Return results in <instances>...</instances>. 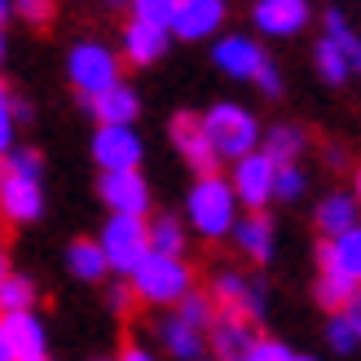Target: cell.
I'll return each instance as SVG.
<instances>
[{
    "label": "cell",
    "mask_w": 361,
    "mask_h": 361,
    "mask_svg": "<svg viewBox=\"0 0 361 361\" xmlns=\"http://www.w3.org/2000/svg\"><path fill=\"white\" fill-rule=\"evenodd\" d=\"M238 207H243V198L233 190V180H225L221 172H203L185 194V221L207 243L229 238L233 225H238Z\"/></svg>",
    "instance_id": "cell-1"
},
{
    "label": "cell",
    "mask_w": 361,
    "mask_h": 361,
    "mask_svg": "<svg viewBox=\"0 0 361 361\" xmlns=\"http://www.w3.org/2000/svg\"><path fill=\"white\" fill-rule=\"evenodd\" d=\"M128 286H133V300H141L146 309H176V304L194 291V278H190L185 256L150 251L128 274Z\"/></svg>",
    "instance_id": "cell-2"
},
{
    "label": "cell",
    "mask_w": 361,
    "mask_h": 361,
    "mask_svg": "<svg viewBox=\"0 0 361 361\" xmlns=\"http://www.w3.org/2000/svg\"><path fill=\"white\" fill-rule=\"evenodd\" d=\"M102 247H106V256H111L115 274H133L154 251L150 221L141 212H111V221L102 225Z\"/></svg>",
    "instance_id": "cell-3"
},
{
    "label": "cell",
    "mask_w": 361,
    "mask_h": 361,
    "mask_svg": "<svg viewBox=\"0 0 361 361\" xmlns=\"http://www.w3.org/2000/svg\"><path fill=\"white\" fill-rule=\"evenodd\" d=\"M207 123V133L216 141V150H221V159H243L251 150H260V123L251 111H243V106H233V102H216L212 111L203 115Z\"/></svg>",
    "instance_id": "cell-4"
},
{
    "label": "cell",
    "mask_w": 361,
    "mask_h": 361,
    "mask_svg": "<svg viewBox=\"0 0 361 361\" xmlns=\"http://www.w3.org/2000/svg\"><path fill=\"white\" fill-rule=\"evenodd\" d=\"M119 58L123 53L106 49L97 40H80L66 53V75H71V84H75L84 97H97L111 84H119Z\"/></svg>",
    "instance_id": "cell-5"
},
{
    "label": "cell",
    "mask_w": 361,
    "mask_h": 361,
    "mask_svg": "<svg viewBox=\"0 0 361 361\" xmlns=\"http://www.w3.org/2000/svg\"><path fill=\"white\" fill-rule=\"evenodd\" d=\"M44 212V194H40V176H23L0 159V216L9 225H31Z\"/></svg>",
    "instance_id": "cell-6"
},
{
    "label": "cell",
    "mask_w": 361,
    "mask_h": 361,
    "mask_svg": "<svg viewBox=\"0 0 361 361\" xmlns=\"http://www.w3.org/2000/svg\"><path fill=\"white\" fill-rule=\"evenodd\" d=\"M233 190H238L243 207H269L278 198V164L264 150H251L243 159H233Z\"/></svg>",
    "instance_id": "cell-7"
},
{
    "label": "cell",
    "mask_w": 361,
    "mask_h": 361,
    "mask_svg": "<svg viewBox=\"0 0 361 361\" xmlns=\"http://www.w3.org/2000/svg\"><path fill=\"white\" fill-rule=\"evenodd\" d=\"M172 146H176V154L185 159L198 176H203V172H216V164H221V150H216V141H212V133H207L203 115L180 111V115L172 119Z\"/></svg>",
    "instance_id": "cell-8"
},
{
    "label": "cell",
    "mask_w": 361,
    "mask_h": 361,
    "mask_svg": "<svg viewBox=\"0 0 361 361\" xmlns=\"http://www.w3.org/2000/svg\"><path fill=\"white\" fill-rule=\"evenodd\" d=\"M146 159V146L133 133V123H97L93 133V164L106 168H141Z\"/></svg>",
    "instance_id": "cell-9"
},
{
    "label": "cell",
    "mask_w": 361,
    "mask_h": 361,
    "mask_svg": "<svg viewBox=\"0 0 361 361\" xmlns=\"http://www.w3.org/2000/svg\"><path fill=\"white\" fill-rule=\"evenodd\" d=\"M212 295L221 300V309L243 313V317H256V322L264 317V304H269L264 282H260V278L238 274V269H221V274L212 278Z\"/></svg>",
    "instance_id": "cell-10"
},
{
    "label": "cell",
    "mask_w": 361,
    "mask_h": 361,
    "mask_svg": "<svg viewBox=\"0 0 361 361\" xmlns=\"http://www.w3.org/2000/svg\"><path fill=\"white\" fill-rule=\"evenodd\" d=\"M168 44H172V27L150 23V18H137V13L119 35V53H123V62H133V66H154L168 53Z\"/></svg>",
    "instance_id": "cell-11"
},
{
    "label": "cell",
    "mask_w": 361,
    "mask_h": 361,
    "mask_svg": "<svg viewBox=\"0 0 361 361\" xmlns=\"http://www.w3.org/2000/svg\"><path fill=\"white\" fill-rule=\"evenodd\" d=\"M97 194L111 212H141L146 216V207H150V185L137 168H106L97 180Z\"/></svg>",
    "instance_id": "cell-12"
},
{
    "label": "cell",
    "mask_w": 361,
    "mask_h": 361,
    "mask_svg": "<svg viewBox=\"0 0 361 361\" xmlns=\"http://www.w3.org/2000/svg\"><path fill=\"white\" fill-rule=\"evenodd\" d=\"M256 339H260L256 335V317H243V313H229V309H221V317H216L212 331H207V344L225 361H251Z\"/></svg>",
    "instance_id": "cell-13"
},
{
    "label": "cell",
    "mask_w": 361,
    "mask_h": 361,
    "mask_svg": "<svg viewBox=\"0 0 361 361\" xmlns=\"http://www.w3.org/2000/svg\"><path fill=\"white\" fill-rule=\"evenodd\" d=\"M212 62L221 66L229 80H247V84H256L260 66H264L269 58H264V49L251 40V35H221V40L212 44Z\"/></svg>",
    "instance_id": "cell-14"
},
{
    "label": "cell",
    "mask_w": 361,
    "mask_h": 361,
    "mask_svg": "<svg viewBox=\"0 0 361 361\" xmlns=\"http://www.w3.org/2000/svg\"><path fill=\"white\" fill-rule=\"evenodd\" d=\"M251 18H256V31L291 40V35L309 27V0H256Z\"/></svg>",
    "instance_id": "cell-15"
},
{
    "label": "cell",
    "mask_w": 361,
    "mask_h": 361,
    "mask_svg": "<svg viewBox=\"0 0 361 361\" xmlns=\"http://www.w3.org/2000/svg\"><path fill=\"white\" fill-rule=\"evenodd\" d=\"M225 0H180V9L172 18V35L180 40H207L225 27Z\"/></svg>",
    "instance_id": "cell-16"
},
{
    "label": "cell",
    "mask_w": 361,
    "mask_h": 361,
    "mask_svg": "<svg viewBox=\"0 0 361 361\" xmlns=\"http://www.w3.org/2000/svg\"><path fill=\"white\" fill-rule=\"evenodd\" d=\"M0 322H5V335L13 344V361H44L49 357V331H44V322L35 317L31 309L5 313Z\"/></svg>",
    "instance_id": "cell-17"
},
{
    "label": "cell",
    "mask_w": 361,
    "mask_h": 361,
    "mask_svg": "<svg viewBox=\"0 0 361 361\" xmlns=\"http://www.w3.org/2000/svg\"><path fill=\"white\" fill-rule=\"evenodd\" d=\"M229 238H233V247H238L251 264L274 260V221L264 216V207H251L247 216H238V225H233Z\"/></svg>",
    "instance_id": "cell-18"
},
{
    "label": "cell",
    "mask_w": 361,
    "mask_h": 361,
    "mask_svg": "<svg viewBox=\"0 0 361 361\" xmlns=\"http://www.w3.org/2000/svg\"><path fill=\"white\" fill-rule=\"evenodd\" d=\"M159 344H164L168 357H176V361H198L207 353V335L198 326H190L180 313H172V317L159 322Z\"/></svg>",
    "instance_id": "cell-19"
},
{
    "label": "cell",
    "mask_w": 361,
    "mask_h": 361,
    "mask_svg": "<svg viewBox=\"0 0 361 361\" xmlns=\"http://www.w3.org/2000/svg\"><path fill=\"white\" fill-rule=\"evenodd\" d=\"M313 221H317V233H322V238H339L344 229L361 225V198H357V194H326V198L317 203Z\"/></svg>",
    "instance_id": "cell-20"
},
{
    "label": "cell",
    "mask_w": 361,
    "mask_h": 361,
    "mask_svg": "<svg viewBox=\"0 0 361 361\" xmlns=\"http://www.w3.org/2000/svg\"><path fill=\"white\" fill-rule=\"evenodd\" d=\"M88 111H93V119L97 123H137V115H141V102H137V93L128 84H111L106 93H97V97H88Z\"/></svg>",
    "instance_id": "cell-21"
},
{
    "label": "cell",
    "mask_w": 361,
    "mask_h": 361,
    "mask_svg": "<svg viewBox=\"0 0 361 361\" xmlns=\"http://www.w3.org/2000/svg\"><path fill=\"white\" fill-rule=\"evenodd\" d=\"M357 291H361L357 278H348L344 269H335V264H322V278H317V286H313V295H317V304H322L326 313H344Z\"/></svg>",
    "instance_id": "cell-22"
},
{
    "label": "cell",
    "mask_w": 361,
    "mask_h": 361,
    "mask_svg": "<svg viewBox=\"0 0 361 361\" xmlns=\"http://www.w3.org/2000/svg\"><path fill=\"white\" fill-rule=\"evenodd\" d=\"M66 269H71V278H80V282H102L115 264H111V256H106V247L97 238V243H71Z\"/></svg>",
    "instance_id": "cell-23"
},
{
    "label": "cell",
    "mask_w": 361,
    "mask_h": 361,
    "mask_svg": "<svg viewBox=\"0 0 361 361\" xmlns=\"http://www.w3.org/2000/svg\"><path fill=\"white\" fill-rule=\"evenodd\" d=\"M317 260H322V264L344 269L348 278H357V282H361V225H353V229L339 233V238H331L326 247L317 251Z\"/></svg>",
    "instance_id": "cell-24"
},
{
    "label": "cell",
    "mask_w": 361,
    "mask_h": 361,
    "mask_svg": "<svg viewBox=\"0 0 361 361\" xmlns=\"http://www.w3.org/2000/svg\"><path fill=\"white\" fill-rule=\"evenodd\" d=\"M313 62H317V75H322V84H331V88H339L348 75H353V62H348V53L339 49L331 35H322L317 40V49H313Z\"/></svg>",
    "instance_id": "cell-25"
},
{
    "label": "cell",
    "mask_w": 361,
    "mask_h": 361,
    "mask_svg": "<svg viewBox=\"0 0 361 361\" xmlns=\"http://www.w3.org/2000/svg\"><path fill=\"white\" fill-rule=\"evenodd\" d=\"M260 150H264L269 159H274L278 168H282V164H295L300 150H304V133L295 128V123H278V128L260 141Z\"/></svg>",
    "instance_id": "cell-26"
},
{
    "label": "cell",
    "mask_w": 361,
    "mask_h": 361,
    "mask_svg": "<svg viewBox=\"0 0 361 361\" xmlns=\"http://www.w3.org/2000/svg\"><path fill=\"white\" fill-rule=\"evenodd\" d=\"M176 313L185 317L190 326H198V331L207 335V331H212V322L221 317V300H216V295H203V291H190L185 300L176 304Z\"/></svg>",
    "instance_id": "cell-27"
},
{
    "label": "cell",
    "mask_w": 361,
    "mask_h": 361,
    "mask_svg": "<svg viewBox=\"0 0 361 361\" xmlns=\"http://www.w3.org/2000/svg\"><path fill=\"white\" fill-rule=\"evenodd\" d=\"M31 304H35V286H31V278L9 274L5 282H0V317H5V313H23V309H31Z\"/></svg>",
    "instance_id": "cell-28"
},
{
    "label": "cell",
    "mask_w": 361,
    "mask_h": 361,
    "mask_svg": "<svg viewBox=\"0 0 361 361\" xmlns=\"http://www.w3.org/2000/svg\"><path fill=\"white\" fill-rule=\"evenodd\" d=\"M326 344H331L339 357L357 353V344H361V331H357V322H353L348 313H335V317L326 322Z\"/></svg>",
    "instance_id": "cell-29"
},
{
    "label": "cell",
    "mask_w": 361,
    "mask_h": 361,
    "mask_svg": "<svg viewBox=\"0 0 361 361\" xmlns=\"http://www.w3.org/2000/svg\"><path fill=\"white\" fill-rule=\"evenodd\" d=\"M326 35L348 53V62H353V71H361V35L348 27V18L344 13H326Z\"/></svg>",
    "instance_id": "cell-30"
},
{
    "label": "cell",
    "mask_w": 361,
    "mask_h": 361,
    "mask_svg": "<svg viewBox=\"0 0 361 361\" xmlns=\"http://www.w3.org/2000/svg\"><path fill=\"white\" fill-rule=\"evenodd\" d=\"M150 238H154V251H172V256L185 251V229H180L176 216H154V221H150Z\"/></svg>",
    "instance_id": "cell-31"
},
{
    "label": "cell",
    "mask_w": 361,
    "mask_h": 361,
    "mask_svg": "<svg viewBox=\"0 0 361 361\" xmlns=\"http://www.w3.org/2000/svg\"><path fill=\"white\" fill-rule=\"evenodd\" d=\"M13 128H18V97L5 93V84H0V159L13 150Z\"/></svg>",
    "instance_id": "cell-32"
},
{
    "label": "cell",
    "mask_w": 361,
    "mask_h": 361,
    "mask_svg": "<svg viewBox=\"0 0 361 361\" xmlns=\"http://www.w3.org/2000/svg\"><path fill=\"white\" fill-rule=\"evenodd\" d=\"M128 9H133L137 18H150V23L172 27V18H176V9H180V0H133Z\"/></svg>",
    "instance_id": "cell-33"
},
{
    "label": "cell",
    "mask_w": 361,
    "mask_h": 361,
    "mask_svg": "<svg viewBox=\"0 0 361 361\" xmlns=\"http://www.w3.org/2000/svg\"><path fill=\"white\" fill-rule=\"evenodd\" d=\"M13 13L23 18V23L44 27V23H53V13H58V0H13Z\"/></svg>",
    "instance_id": "cell-34"
},
{
    "label": "cell",
    "mask_w": 361,
    "mask_h": 361,
    "mask_svg": "<svg viewBox=\"0 0 361 361\" xmlns=\"http://www.w3.org/2000/svg\"><path fill=\"white\" fill-rule=\"evenodd\" d=\"M304 172L295 168V164H282L278 168V198H286V203H295V198H304Z\"/></svg>",
    "instance_id": "cell-35"
},
{
    "label": "cell",
    "mask_w": 361,
    "mask_h": 361,
    "mask_svg": "<svg viewBox=\"0 0 361 361\" xmlns=\"http://www.w3.org/2000/svg\"><path fill=\"white\" fill-rule=\"evenodd\" d=\"M251 361H295V348H286L282 339L260 335V339H256V348H251Z\"/></svg>",
    "instance_id": "cell-36"
},
{
    "label": "cell",
    "mask_w": 361,
    "mask_h": 361,
    "mask_svg": "<svg viewBox=\"0 0 361 361\" xmlns=\"http://www.w3.org/2000/svg\"><path fill=\"white\" fill-rule=\"evenodd\" d=\"M5 164L13 172H23V176H40V154H35V150H9Z\"/></svg>",
    "instance_id": "cell-37"
},
{
    "label": "cell",
    "mask_w": 361,
    "mask_h": 361,
    "mask_svg": "<svg viewBox=\"0 0 361 361\" xmlns=\"http://www.w3.org/2000/svg\"><path fill=\"white\" fill-rule=\"evenodd\" d=\"M256 88H260L264 97H278V93H282V75H278V66H274V62H264V66H260Z\"/></svg>",
    "instance_id": "cell-38"
},
{
    "label": "cell",
    "mask_w": 361,
    "mask_h": 361,
    "mask_svg": "<svg viewBox=\"0 0 361 361\" xmlns=\"http://www.w3.org/2000/svg\"><path fill=\"white\" fill-rule=\"evenodd\" d=\"M0 361H13V344H9V335H5V322H0Z\"/></svg>",
    "instance_id": "cell-39"
},
{
    "label": "cell",
    "mask_w": 361,
    "mask_h": 361,
    "mask_svg": "<svg viewBox=\"0 0 361 361\" xmlns=\"http://www.w3.org/2000/svg\"><path fill=\"white\" fill-rule=\"evenodd\" d=\"M344 313H348V317L357 322V331H361V291L353 295V304H348V309H344Z\"/></svg>",
    "instance_id": "cell-40"
},
{
    "label": "cell",
    "mask_w": 361,
    "mask_h": 361,
    "mask_svg": "<svg viewBox=\"0 0 361 361\" xmlns=\"http://www.w3.org/2000/svg\"><path fill=\"white\" fill-rule=\"evenodd\" d=\"M123 357H128V361H141V357H150V348H137V344H128V348H123Z\"/></svg>",
    "instance_id": "cell-41"
},
{
    "label": "cell",
    "mask_w": 361,
    "mask_h": 361,
    "mask_svg": "<svg viewBox=\"0 0 361 361\" xmlns=\"http://www.w3.org/2000/svg\"><path fill=\"white\" fill-rule=\"evenodd\" d=\"M9 278V256H5V247H0V282Z\"/></svg>",
    "instance_id": "cell-42"
},
{
    "label": "cell",
    "mask_w": 361,
    "mask_h": 361,
    "mask_svg": "<svg viewBox=\"0 0 361 361\" xmlns=\"http://www.w3.org/2000/svg\"><path fill=\"white\" fill-rule=\"evenodd\" d=\"M13 13V0H0V27H5V18Z\"/></svg>",
    "instance_id": "cell-43"
},
{
    "label": "cell",
    "mask_w": 361,
    "mask_h": 361,
    "mask_svg": "<svg viewBox=\"0 0 361 361\" xmlns=\"http://www.w3.org/2000/svg\"><path fill=\"white\" fill-rule=\"evenodd\" d=\"M106 9H123V5H133V0H102Z\"/></svg>",
    "instance_id": "cell-44"
},
{
    "label": "cell",
    "mask_w": 361,
    "mask_h": 361,
    "mask_svg": "<svg viewBox=\"0 0 361 361\" xmlns=\"http://www.w3.org/2000/svg\"><path fill=\"white\" fill-rule=\"evenodd\" d=\"M353 194H357V198H361V168H357V190H353Z\"/></svg>",
    "instance_id": "cell-45"
},
{
    "label": "cell",
    "mask_w": 361,
    "mask_h": 361,
    "mask_svg": "<svg viewBox=\"0 0 361 361\" xmlns=\"http://www.w3.org/2000/svg\"><path fill=\"white\" fill-rule=\"evenodd\" d=\"M0 62H5V35H0Z\"/></svg>",
    "instance_id": "cell-46"
}]
</instances>
